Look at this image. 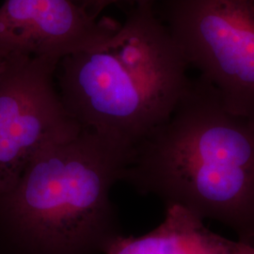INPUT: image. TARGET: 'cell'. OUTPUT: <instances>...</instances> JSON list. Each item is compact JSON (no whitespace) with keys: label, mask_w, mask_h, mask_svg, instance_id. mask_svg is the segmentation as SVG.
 <instances>
[{"label":"cell","mask_w":254,"mask_h":254,"mask_svg":"<svg viewBox=\"0 0 254 254\" xmlns=\"http://www.w3.org/2000/svg\"><path fill=\"white\" fill-rule=\"evenodd\" d=\"M4 64H5V61H4V60L0 61V71H1V70H2V68L4 67Z\"/></svg>","instance_id":"9"},{"label":"cell","mask_w":254,"mask_h":254,"mask_svg":"<svg viewBox=\"0 0 254 254\" xmlns=\"http://www.w3.org/2000/svg\"><path fill=\"white\" fill-rule=\"evenodd\" d=\"M6 58H7V57H6L5 55L3 54L2 52H0V61L3 60V59H6Z\"/></svg>","instance_id":"10"},{"label":"cell","mask_w":254,"mask_h":254,"mask_svg":"<svg viewBox=\"0 0 254 254\" xmlns=\"http://www.w3.org/2000/svg\"><path fill=\"white\" fill-rule=\"evenodd\" d=\"M93 16L75 0H4L0 6V52L61 62L98 46L121 27Z\"/></svg>","instance_id":"6"},{"label":"cell","mask_w":254,"mask_h":254,"mask_svg":"<svg viewBox=\"0 0 254 254\" xmlns=\"http://www.w3.org/2000/svg\"><path fill=\"white\" fill-rule=\"evenodd\" d=\"M132 152L89 130L48 146L0 193V254H106L124 236L111 200Z\"/></svg>","instance_id":"2"},{"label":"cell","mask_w":254,"mask_h":254,"mask_svg":"<svg viewBox=\"0 0 254 254\" xmlns=\"http://www.w3.org/2000/svg\"><path fill=\"white\" fill-rule=\"evenodd\" d=\"M84 9L93 16H100V13L109 6L118 3H130L136 5H154L157 0H75Z\"/></svg>","instance_id":"8"},{"label":"cell","mask_w":254,"mask_h":254,"mask_svg":"<svg viewBox=\"0 0 254 254\" xmlns=\"http://www.w3.org/2000/svg\"><path fill=\"white\" fill-rule=\"evenodd\" d=\"M60 62L11 55L0 71V193L10 190L37 154L81 131L57 87Z\"/></svg>","instance_id":"5"},{"label":"cell","mask_w":254,"mask_h":254,"mask_svg":"<svg viewBox=\"0 0 254 254\" xmlns=\"http://www.w3.org/2000/svg\"><path fill=\"white\" fill-rule=\"evenodd\" d=\"M106 254H254V245L219 236L195 214L172 205L157 227L142 236H122Z\"/></svg>","instance_id":"7"},{"label":"cell","mask_w":254,"mask_h":254,"mask_svg":"<svg viewBox=\"0 0 254 254\" xmlns=\"http://www.w3.org/2000/svg\"><path fill=\"white\" fill-rule=\"evenodd\" d=\"M154 6L136 5L113 36L64 58L56 73L80 128L131 152L171 117L190 81V67Z\"/></svg>","instance_id":"3"},{"label":"cell","mask_w":254,"mask_h":254,"mask_svg":"<svg viewBox=\"0 0 254 254\" xmlns=\"http://www.w3.org/2000/svg\"><path fill=\"white\" fill-rule=\"evenodd\" d=\"M122 181L254 245V118L228 109L200 76L171 117L133 150Z\"/></svg>","instance_id":"1"},{"label":"cell","mask_w":254,"mask_h":254,"mask_svg":"<svg viewBox=\"0 0 254 254\" xmlns=\"http://www.w3.org/2000/svg\"><path fill=\"white\" fill-rule=\"evenodd\" d=\"M157 15L228 109L254 118V0H163Z\"/></svg>","instance_id":"4"}]
</instances>
